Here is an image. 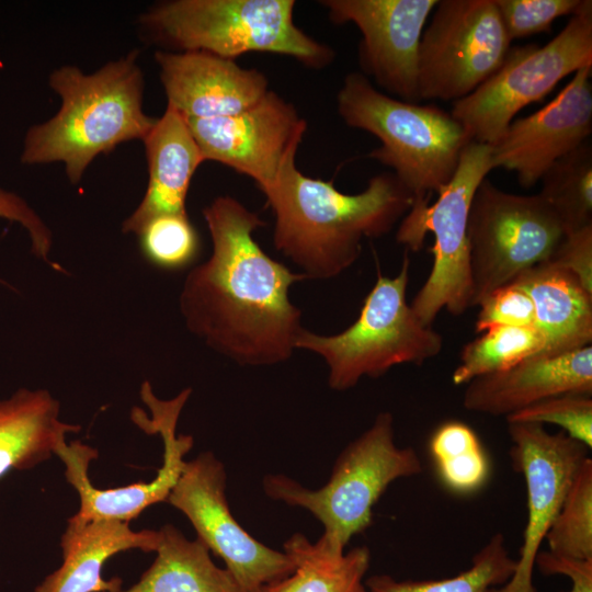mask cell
Returning a JSON list of instances; mask_svg holds the SVG:
<instances>
[{
  "label": "cell",
  "instance_id": "1",
  "mask_svg": "<svg viewBox=\"0 0 592 592\" xmlns=\"http://www.w3.org/2000/svg\"><path fill=\"white\" fill-rule=\"evenodd\" d=\"M203 217L213 251L183 283L180 310L187 329L240 365L287 361L304 330L289 288L305 275L262 250L253 232L265 221L235 197L214 198Z\"/></svg>",
  "mask_w": 592,
  "mask_h": 592
},
{
  "label": "cell",
  "instance_id": "2",
  "mask_svg": "<svg viewBox=\"0 0 592 592\" xmlns=\"http://www.w3.org/2000/svg\"><path fill=\"white\" fill-rule=\"evenodd\" d=\"M295 160L262 193L275 216V248L305 277L338 276L358 259L364 238L389 234L413 205L392 172L373 177L361 193L345 194L332 180L303 174Z\"/></svg>",
  "mask_w": 592,
  "mask_h": 592
},
{
  "label": "cell",
  "instance_id": "3",
  "mask_svg": "<svg viewBox=\"0 0 592 592\" xmlns=\"http://www.w3.org/2000/svg\"><path fill=\"white\" fill-rule=\"evenodd\" d=\"M138 59L139 50L133 49L91 73L73 65L52 71L48 86L59 95L60 107L49 119L29 127L21 163L60 162L70 183L77 184L98 156L125 141H143L157 117L143 107Z\"/></svg>",
  "mask_w": 592,
  "mask_h": 592
},
{
  "label": "cell",
  "instance_id": "4",
  "mask_svg": "<svg viewBox=\"0 0 592 592\" xmlns=\"http://www.w3.org/2000/svg\"><path fill=\"white\" fill-rule=\"evenodd\" d=\"M337 110L349 127L380 141L367 157L394 170L412 194L413 204L431 203L449 183L463 151L473 141L451 112L390 96L361 72L344 77Z\"/></svg>",
  "mask_w": 592,
  "mask_h": 592
},
{
  "label": "cell",
  "instance_id": "5",
  "mask_svg": "<svg viewBox=\"0 0 592 592\" xmlns=\"http://www.w3.org/2000/svg\"><path fill=\"white\" fill-rule=\"evenodd\" d=\"M294 0H171L138 18L148 39L172 52L202 50L236 60L247 53H270L322 69L332 47L294 22Z\"/></svg>",
  "mask_w": 592,
  "mask_h": 592
},
{
  "label": "cell",
  "instance_id": "6",
  "mask_svg": "<svg viewBox=\"0 0 592 592\" xmlns=\"http://www.w3.org/2000/svg\"><path fill=\"white\" fill-rule=\"evenodd\" d=\"M422 470L415 449L396 444L391 413L380 412L340 453L321 488L312 490L285 475L271 474L263 479V490L273 500L309 511L323 525L317 544L341 555L351 538L371 525L373 508L388 486Z\"/></svg>",
  "mask_w": 592,
  "mask_h": 592
},
{
  "label": "cell",
  "instance_id": "7",
  "mask_svg": "<svg viewBox=\"0 0 592 592\" xmlns=\"http://www.w3.org/2000/svg\"><path fill=\"white\" fill-rule=\"evenodd\" d=\"M409 266L405 254L396 276L378 274L357 319L342 332H300L296 349L325 360L330 388L343 391L363 377H379L400 364L421 365L441 353L443 337L424 325L407 301Z\"/></svg>",
  "mask_w": 592,
  "mask_h": 592
},
{
  "label": "cell",
  "instance_id": "8",
  "mask_svg": "<svg viewBox=\"0 0 592 592\" xmlns=\"http://www.w3.org/2000/svg\"><path fill=\"white\" fill-rule=\"evenodd\" d=\"M490 153L491 146L471 141L437 198L413 204L397 228V242L413 252L422 248L428 232L434 237L432 269L410 305L426 326L443 309L460 316L471 307L468 213L478 185L493 170Z\"/></svg>",
  "mask_w": 592,
  "mask_h": 592
},
{
  "label": "cell",
  "instance_id": "9",
  "mask_svg": "<svg viewBox=\"0 0 592 592\" xmlns=\"http://www.w3.org/2000/svg\"><path fill=\"white\" fill-rule=\"evenodd\" d=\"M585 66H592L591 0H581L547 44L511 47L499 70L469 95L453 102L451 113L473 141L492 146L522 109Z\"/></svg>",
  "mask_w": 592,
  "mask_h": 592
},
{
  "label": "cell",
  "instance_id": "10",
  "mask_svg": "<svg viewBox=\"0 0 592 592\" xmlns=\"http://www.w3.org/2000/svg\"><path fill=\"white\" fill-rule=\"evenodd\" d=\"M565 235L538 194L509 193L483 179L471 200L467 223L471 307L547 261Z\"/></svg>",
  "mask_w": 592,
  "mask_h": 592
},
{
  "label": "cell",
  "instance_id": "11",
  "mask_svg": "<svg viewBox=\"0 0 592 592\" xmlns=\"http://www.w3.org/2000/svg\"><path fill=\"white\" fill-rule=\"evenodd\" d=\"M510 45L494 0H439L420 41L419 100L469 95L499 70Z\"/></svg>",
  "mask_w": 592,
  "mask_h": 592
},
{
  "label": "cell",
  "instance_id": "12",
  "mask_svg": "<svg viewBox=\"0 0 592 592\" xmlns=\"http://www.w3.org/2000/svg\"><path fill=\"white\" fill-rule=\"evenodd\" d=\"M226 470L212 453L185 462L167 502L192 523L197 538L220 557L242 592L262 590L295 569L293 558L252 537L230 512Z\"/></svg>",
  "mask_w": 592,
  "mask_h": 592
},
{
  "label": "cell",
  "instance_id": "13",
  "mask_svg": "<svg viewBox=\"0 0 592 592\" xmlns=\"http://www.w3.org/2000/svg\"><path fill=\"white\" fill-rule=\"evenodd\" d=\"M191 389L182 390L170 400L157 398L148 382L141 385L140 397L148 406L151 418L143 410H133L132 419L144 431L160 434L163 441V464L149 482H135L125 487L99 489L88 475L90 463L98 451L80 441L64 443L56 454L65 466L67 481L77 490L80 506L71 519L78 522L116 520L129 522L152 504L167 501L182 474L184 455L193 446L191 435H177V423Z\"/></svg>",
  "mask_w": 592,
  "mask_h": 592
},
{
  "label": "cell",
  "instance_id": "14",
  "mask_svg": "<svg viewBox=\"0 0 592 592\" xmlns=\"http://www.w3.org/2000/svg\"><path fill=\"white\" fill-rule=\"evenodd\" d=\"M204 161H215L252 179L264 192L296 157L307 129L296 107L269 90L232 115L185 118Z\"/></svg>",
  "mask_w": 592,
  "mask_h": 592
},
{
  "label": "cell",
  "instance_id": "15",
  "mask_svg": "<svg viewBox=\"0 0 592 592\" xmlns=\"http://www.w3.org/2000/svg\"><path fill=\"white\" fill-rule=\"evenodd\" d=\"M508 432L513 467L525 480L527 519L512 577L489 592H536V556L590 448L562 431L550 433L537 423H508Z\"/></svg>",
  "mask_w": 592,
  "mask_h": 592
},
{
  "label": "cell",
  "instance_id": "16",
  "mask_svg": "<svg viewBox=\"0 0 592 592\" xmlns=\"http://www.w3.org/2000/svg\"><path fill=\"white\" fill-rule=\"evenodd\" d=\"M439 0H322L333 24L361 32L358 64L368 80L396 99L419 103L418 61L426 21Z\"/></svg>",
  "mask_w": 592,
  "mask_h": 592
},
{
  "label": "cell",
  "instance_id": "17",
  "mask_svg": "<svg viewBox=\"0 0 592 592\" xmlns=\"http://www.w3.org/2000/svg\"><path fill=\"white\" fill-rule=\"evenodd\" d=\"M591 75L592 66L580 68L549 103L514 118L491 146L492 168L514 172L520 185L531 187L555 161L585 143L592 133Z\"/></svg>",
  "mask_w": 592,
  "mask_h": 592
},
{
  "label": "cell",
  "instance_id": "18",
  "mask_svg": "<svg viewBox=\"0 0 592 592\" xmlns=\"http://www.w3.org/2000/svg\"><path fill=\"white\" fill-rule=\"evenodd\" d=\"M155 60L167 105L184 118L237 114L270 90L261 71L207 52L157 50Z\"/></svg>",
  "mask_w": 592,
  "mask_h": 592
},
{
  "label": "cell",
  "instance_id": "19",
  "mask_svg": "<svg viewBox=\"0 0 592 592\" xmlns=\"http://www.w3.org/2000/svg\"><path fill=\"white\" fill-rule=\"evenodd\" d=\"M592 395V346L556 356H533L516 366L466 384L463 406L471 412L505 418L550 397Z\"/></svg>",
  "mask_w": 592,
  "mask_h": 592
},
{
  "label": "cell",
  "instance_id": "20",
  "mask_svg": "<svg viewBox=\"0 0 592 592\" xmlns=\"http://www.w3.org/2000/svg\"><path fill=\"white\" fill-rule=\"evenodd\" d=\"M143 143L148 185L141 202L123 221L124 234L138 235L157 216L187 215L185 201L191 180L204 162L185 118L169 105Z\"/></svg>",
  "mask_w": 592,
  "mask_h": 592
},
{
  "label": "cell",
  "instance_id": "21",
  "mask_svg": "<svg viewBox=\"0 0 592 592\" xmlns=\"http://www.w3.org/2000/svg\"><path fill=\"white\" fill-rule=\"evenodd\" d=\"M158 542L159 531H133L127 522H78L69 517L60 540L62 563L35 588V592H117L123 589V581L118 577L104 579V563L112 556L130 549L156 551Z\"/></svg>",
  "mask_w": 592,
  "mask_h": 592
},
{
  "label": "cell",
  "instance_id": "22",
  "mask_svg": "<svg viewBox=\"0 0 592 592\" xmlns=\"http://www.w3.org/2000/svg\"><path fill=\"white\" fill-rule=\"evenodd\" d=\"M511 283L523 288L535 308V327L545 344L536 356H556L591 345L592 294L574 275L545 261Z\"/></svg>",
  "mask_w": 592,
  "mask_h": 592
},
{
  "label": "cell",
  "instance_id": "23",
  "mask_svg": "<svg viewBox=\"0 0 592 592\" xmlns=\"http://www.w3.org/2000/svg\"><path fill=\"white\" fill-rule=\"evenodd\" d=\"M80 426L61 421L59 402L44 389H19L0 400V478L56 454Z\"/></svg>",
  "mask_w": 592,
  "mask_h": 592
},
{
  "label": "cell",
  "instance_id": "24",
  "mask_svg": "<svg viewBox=\"0 0 592 592\" xmlns=\"http://www.w3.org/2000/svg\"><path fill=\"white\" fill-rule=\"evenodd\" d=\"M157 554L140 579L117 592H242L232 574L217 567L209 549L189 540L175 526L159 530Z\"/></svg>",
  "mask_w": 592,
  "mask_h": 592
},
{
  "label": "cell",
  "instance_id": "25",
  "mask_svg": "<svg viewBox=\"0 0 592 592\" xmlns=\"http://www.w3.org/2000/svg\"><path fill=\"white\" fill-rule=\"evenodd\" d=\"M284 551L293 558L294 571L262 592H367L364 578L371 553L365 546L335 555L295 533L284 543Z\"/></svg>",
  "mask_w": 592,
  "mask_h": 592
},
{
  "label": "cell",
  "instance_id": "26",
  "mask_svg": "<svg viewBox=\"0 0 592 592\" xmlns=\"http://www.w3.org/2000/svg\"><path fill=\"white\" fill-rule=\"evenodd\" d=\"M538 195L554 212L565 234L592 225V146L583 143L555 161L540 178Z\"/></svg>",
  "mask_w": 592,
  "mask_h": 592
},
{
  "label": "cell",
  "instance_id": "27",
  "mask_svg": "<svg viewBox=\"0 0 592 592\" xmlns=\"http://www.w3.org/2000/svg\"><path fill=\"white\" fill-rule=\"evenodd\" d=\"M516 565L501 533L494 534L463 572L437 580H397L388 574L365 579L367 592H489L510 580Z\"/></svg>",
  "mask_w": 592,
  "mask_h": 592
},
{
  "label": "cell",
  "instance_id": "28",
  "mask_svg": "<svg viewBox=\"0 0 592 592\" xmlns=\"http://www.w3.org/2000/svg\"><path fill=\"white\" fill-rule=\"evenodd\" d=\"M544 344L545 340L536 327L486 330L463 346L452 382L466 385L477 377L510 369L539 354Z\"/></svg>",
  "mask_w": 592,
  "mask_h": 592
},
{
  "label": "cell",
  "instance_id": "29",
  "mask_svg": "<svg viewBox=\"0 0 592 592\" xmlns=\"http://www.w3.org/2000/svg\"><path fill=\"white\" fill-rule=\"evenodd\" d=\"M429 449L447 489L467 494L487 482L490 462L478 435L468 424L457 420L440 424L430 439Z\"/></svg>",
  "mask_w": 592,
  "mask_h": 592
},
{
  "label": "cell",
  "instance_id": "30",
  "mask_svg": "<svg viewBox=\"0 0 592 592\" xmlns=\"http://www.w3.org/2000/svg\"><path fill=\"white\" fill-rule=\"evenodd\" d=\"M551 554L592 558V459L577 470L545 539Z\"/></svg>",
  "mask_w": 592,
  "mask_h": 592
},
{
  "label": "cell",
  "instance_id": "31",
  "mask_svg": "<svg viewBox=\"0 0 592 592\" xmlns=\"http://www.w3.org/2000/svg\"><path fill=\"white\" fill-rule=\"evenodd\" d=\"M137 236L143 255L159 269H184L200 252V238L187 215L157 216Z\"/></svg>",
  "mask_w": 592,
  "mask_h": 592
},
{
  "label": "cell",
  "instance_id": "32",
  "mask_svg": "<svg viewBox=\"0 0 592 592\" xmlns=\"http://www.w3.org/2000/svg\"><path fill=\"white\" fill-rule=\"evenodd\" d=\"M592 395L550 397L509 417L508 423L555 424L571 439L592 447Z\"/></svg>",
  "mask_w": 592,
  "mask_h": 592
},
{
  "label": "cell",
  "instance_id": "33",
  "mask_svg": "<svg viewBox=\"0 0 592 592\" xmlns=\"http://www.w3.org/2000/svg\"><path fill=\"white\" fill-rule=\"evenodd\" d=\"M511 39L548 32L553 23L572 15L581 0H494Z\"/></svg>",
  "mask_w": 592,
  "mask_h": 592
},
{
  "label": "cell",
  "instance_id": "34",
  "mask_svg": "<svg viewBox=\"0 0 592 592\" xmlns=\"http://www.w3.org/2000/svg\"><path fill=\"white\" fill-rule=\"evenodd\" d=\"M475 329L481 333L498 327H535V308L528 294L509 283L487 295L479 304Z\"/></svg>",
  "mask_w": 592,
  "mask_h": 592
},
{
  "label": "cell",
  "instance_id": "35",
  "mask_svg": "<svg viewBox=\"0 0 592 592\" xmlns=\"http://www.w3.org/2000/svg\"><path fill=\"white\" fill-rule=\"evenodd\" d=\"M0 218L22 226L31 242V252L57 272L66 271L50 259L53 234L42 217L14 192L0 187Z\"/></svg>",
  "mask_w": 592,
  "mask_h": 592
},
{
  "label": "cell",
  "instance_id": "36",
  "mask_svg": "<svg viewBox=\"0 0 592 592\" xmlns=\"http://www.w3.org/2000/svg\"><path fill=\"white\" fill-rule=\"evenodd\" d=\"M547 261L574 275L592 294V225L565 235Z\"/></svg>",
  "mask_w": 592,
  "mask_h": 592
},
{
  "label": "cell",
  "instance_id": "37",
  "mask_svg": "<svg viewBox=\"0 0 592 592\" xmlns=\"http://www.w3.org/2000/svg\"><path fill=\"white\" fill-rule=\"evenodd\" d=\"M535 566L545 574H562L570 579L571 589L568 592H592V558L573 559L539 551Z\"/></svg>",
  "mask_w": 592,
  "mask_h": 592
}]
</instances>
